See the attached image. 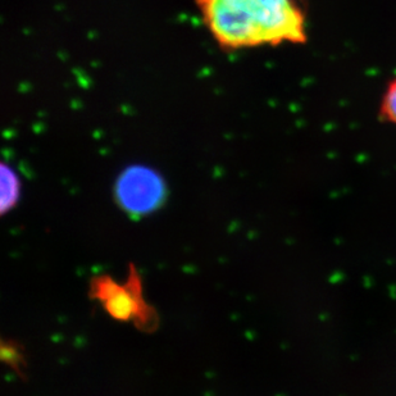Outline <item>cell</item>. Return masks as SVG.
I'll list each match as a JSON object with an SVG mask.
<instances>
[{
  "label": "cell",
  "mask_w": 396,
  "mask_h": 396,
  "mask_svg": "<svg viewBox=\"0 0 396 396\" xmlns=\"http://www.w3.org/2000/svg\"><path fill=\"white\" fill-rule=\"evenodd\" d=\"M380 114L382 119L396 124V78H394L389 84L384 96H382Z\"/></svg>",
  "instance_id": "obj_5"
},
{
  "label": "cell",
  "mask_w": 396,
  "mask_h": 396,
  "mask_svg": "<svg viewBox=\"0 0 396 396\" xmlns=\"http://www.w3.org/2000/svg\"><path fill=\"white\" fill-rule=\"evenodd\" d=\"M91 296L103 304L104 309L117 321H135L139 327L148 331L157 322L154 310L145 303L143 287L135 268H131L128 281L121 285L102 276L93 281Z\"/></svg>",
  "instance_id": "obj_2"
},
{
  "label": "cell",
  "mask_w": 396,
  "mask_h": 396,
  "mask_svg": "<svg viewBox=\"0 0 396 396\" xmlns=\"http://www.w3.org/2000/svg\"><path fill=\"white\" fill-rule=\"evenodd\" d=\"M1 359L9 364L14 371H17L18 373H21V365H22V354L19 353V349L12 343L6 345V343H3L1 346Z\"/></svg>",
  "instance_id": "obj_6"
},
{
  "label": "cell",
  "mask_w": 396,
  "mask_h": 396,
  "mask_svg": "<svg viewBox=\"0 0 396 396\" xmlns=\"http://www.w3.org/2000/svg\"><path fill=\"white\" fill-rule=\"evenodd\" d=\"M1 200H0V211L1 214H6L10 209L16 207L21 198V180L17 173L6 166L1 163Z\"/></svg>",
  "instance_id": "obj_4"
},
{
  "label": "cell",
  "mask_w": 396,
  "mask_h": 396,
  "mask_svg": "<svg viewBox=\"0 0 396 396\" xmlns=\"http://www.w3.org/2000/svg\"><path fill=\"white\" fill-rule=\"evenodd\" d=\"M118 205L131 216H146L158 211L167 196L163 177L145 166L126 168L115 181Z\"/></svg>",
  "instance_id": "obj_3"
},
{
  "label": "cell",
  "mask_w": 396,
  "mask_h": 396,
  "mask_svg": "<svg viewBox=\"0 0 396 396\" xmlns=\"http://www.w3.org/2000/svg\"><path fill=\"white\" fill-rule=\"evenodd\" d=\"M205 27L228 50L306 41L301 0H195Z\"/></svg>",
  "instance_id": "obj_1"
}]
</instances>
